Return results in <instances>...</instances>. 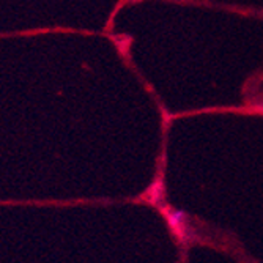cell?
Returning a JSON list of instances; mask_svg holds the SVG:
<instances>
[{
	"mask_svg": "<svg viewBox=\"0 0 263 263\" xmlns=\"http://www.w3.org/2000/svg\"><path fill=\"white\" fill-rule=\"evenodd\" d=\"M167 221H169V226L174 229V232L181 236V232L184 230V222H186V216L181 211H169L167 213Z\"/></svg>",
	"mask_w": 263,
	"mask_h": 263,
	"instance_id": "cell-1",
	"label": "cell"
}]
</instances>
